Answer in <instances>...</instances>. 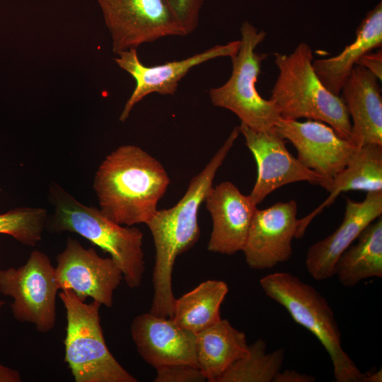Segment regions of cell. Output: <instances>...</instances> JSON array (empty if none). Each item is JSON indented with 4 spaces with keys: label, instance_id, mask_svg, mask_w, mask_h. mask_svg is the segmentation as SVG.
<instances>
[{
    "label": "cell",
    "instance_id": "obj_1",
    "mask_svg": "<svg viewBox=\"0 0 382 382\" xmlns=\"http://www.w3.org/2000/svg\"><path fill=\"white\" fill-rule=\"evenodd\" d=\"M240 134L235 127L202 171L194 176L186 192L173 207L158 209L146 224L155 247L152 274L154 296L149 312L171 318L175 300L172 273L178 256L192 248L200 236L198 212L213 186L214 178Z\"/></svg>",
    "mask_w": 382,
    "mask_h": 382
},
{
    "label": "cell",
    "instance_id": "obj_2",
    "mask_svg": "<svg viewBox=\"0 0 382 382\" xmlns=\"http://www.w3.org/2000/svg\"><path fill=\"white\" fill-rule=\"evenodd\" d=\"M170 180L163 165L140 147L127 144L108 155L98 167L93 189L100 209L126 226L146 224Z\"/></svg>",
    "mask_w": 382,
    "mask_h": 382
},
{
    "label": "cell",
    "instance_id": "obj_3",
    "mask_svg": "<svg viewBox=\"0 0 382 382\" xmlns=\"http://www.w3.org/2000/svg\"><path fill=\"white\" fill-rule=\"evenodd\" d=\"M49 199L54 207L47 227L54 233H76L108 253L122 271L130 289L138 288L145 270L143 233L138 228L118 224L100 209L86 206L54 183Z\"/></svg>",
    "mask_w": 382,
    "mask_h": 382
},
{
    "label": "cell",
    "instance_id": "obj_4",
    "mask_svg": "<svg viewBox=\"0 0 382 382\" xmlns=\"http://www.w3.org/2000/svg\"><path fill=\"white\" fill-rule=\"evenodd\" d=\"M279 74L270 99L282 118H307L329 125L342 138L349 139L351 120L342 98L328 91L316 74L311 47L300 42L289 54L274 53Z\"/></svg>",
    "mask_w": 382,
    "mask_h": 382
},
{
    "label": "cell",
    "instance_id": "obj_5",
    "mask_svg": "<svg viewBox=\"0 0 382 382\" xmlns=\"http://www.w3.org/2000/svg\"><path fill=\"white\" fill-rule=\"evenodd\" d=\"M265 294L284 307L292 319L309 330L328 352L337 382H363V374L342 347L341 332L328 301L312 286L285 272L260 280Z\"/></svg>",
    "mask_w": 382,
    "mask_h": 382
},
{
    "label": "cell",
    "instance_id": "obj_6",
    "mask_svg": "<svg viewBox=\"0 0 382 382\" xmlns=\"http://www.w3.org/2000/svg\"><path fill=\"white\" fill-rule=\"evenodd\" d=\"M59 296L66 310L64 361L76 382H137L107 347L100 325V307L80 300L69 289Z\"/></svg>",
    "mask_w": 382,
    "mask_h": 382
},
{
    "label": "cell",
    "instance_id": "obj_7",
    "mask_svg": "<svg viewBox=\"0 0 382 382\" xmlns=\"http://www.w3.org/2000/svg\"><path fill=\"white\" fill-rule=\"evenodd\" d=\"M241 39L237 53L231 57L232 72L222 86L209 90L214 106L233 112L241 122L255 131H267L280 120L279 111L270 99L263 98L256 88L262 62L267 54L256 52L266 33L245 21L240 28Z\"/></svg>",
    "mask_w": 382,
    "mask_h": 382
},
{
    "label": "cell",
    "instance_id": "obj_8",
    "mask_svg": "<svg viewBox=\"0 0 382 382\" xmlns=\"http://www.w3.org/2000/svg\"><path fill=\"white\" fill-rule=\"evenodd\" d=\"M59 289L55 268L49 257L39 250H33L23 265L0 270V292L13 299L14 318L33 324L42 333L55 325Z\"/></svg>",
    "mask_w": 382,
    "mask_h": 382
},
{
    "label": "cell",
    "instance_id": "obj_9",
    "mask_svg": "<svg viewBox=\"0 0 382 382\" xmlns=\"http://www.w3.org/2000/svg\"><path fill=\"white\" fill-rule=\"evenodd\" d=\"M112 40L114 53L186 34L163 0H96Z\"/></svg>",
    "mask_w": 382,
    "mask_h": 382
},
{
    "label": "cell",
    "instance_id": "obj_10",
    "mask_svg": "<svg viewBox=\"0 0 382 382\" xmlns=\"http://www.w3.org/2000/svg\"><path fill=\"white\" fill-rule=\"evenodd\" d=\"M274 128L281 138L294 145L298 160L320 178V185L328 192L357 149L330 126L318 120L281 117Z\"/></svg>",
    "mask_w": 382,
    "mask_h": 382
},
{
    "label": "cell",
    "instance_id": "obj_11",
    "mask_svg": "<svg viewBox=\"0 0 382 382\" xmlns=\"http://www.w3.org/2000/svg\"><path fill=\"white\" fill-rule=\"evenodd\" d=\"M56 261L59 289L71 290L82 301L91 297L108 308L112 306L114 291L123 275L111 257H102L94 248H85L78 241L68 238Z\"/></svg>",
    "mask_w": 382,
    "mask_h": 382
},
{
    "label": "cell",
    "instance_id": "obj_12",
    "mask_svg": "<svg viewBox=\"0 0 382 382\" xmlns=\"http://www.w3.org/2000/svg\"><path fill=\"white\" fill-rule=\"evenodd\" d=\"M240 47V40L224 45H214L202 52L181 60L167 62L162 64L146 66L140 61L137 49L119 52L114 58L117 65L127 72L135 81V87L120 114V120L125 122L133 108L144 98L154 93L174 95L180 81L193 67L207 61L235 55Z\"/></svg>",
    "mask_w": 382,
    "mask_h": 382
},
{
    "label": "cell",
    "instance_id": "obj_13",
    "mask_svg": "<svg viewBox=\"0 0 382 382\" xmlns=\"http://www.w3.org/2000/svg\"><path fill=\"white\" fill-rule=\"evenodd\" d=\"M238 128L257 163V179L249 195L256 206L275 190L290 183L320 185V178L291 155L274 128L258 132L241 122Z\"/></svg>",
    "mask_w": 382,
    "mask_h": 382
},
{
    "label": "cell",
    "instance_id": "obj_14",
    "mask_svg": "<svg viewBox=\"0 0 382 382\" xmlns=\"http://www.w3.org/2000/svg\"><path fill=\"white\" fill-rule=\"evenodd\" d=\"M296 215L295 200L256 209L242 250L250 268L272 269L291 258L292 240L298 233Z\"/></svg>",
    "mask_w": 382,
    "mask_h": 382
},
{
    "label": "cell",
    "instance_id": "obj_15",
    "mask_svg": "<svg viewBox=\"0 0 382 382\" xmlns=\"http://www.w3.org/2000/svg\"><path fill=\"white\" fill-rule=\"evenodd\" d=\"M131 335L139 355L155 369L173 364L198 367L195 334L171 318L141 313L134 318Z\"/></svg>",
    "mask_w": 382,
    "mask_h": 382
},
{
    "label": "cell",
    "instance_id": "obj_16",
    "mask_svg": "<svg viewBox=\"0 0 382 382\" xmlns=\"http://www.w3.org/2000/svg\"><path fill=\"white\" fill-rule=\"evenodd\" d=\"M204 202L212 221L208 250L227 255L242 251L257 209L249 195L224 181L210 188Z\"/></svg>",
    "mask_w": 382,
    "mask_h": 382
},
{
    "label": "cell",
    "instance_id": "obj_17",
    "mask_svg": "<svg viewBox=\"0 0 382 382\" xmlns=\"http://www.w3.org/2000/svg\"><path fill=\"white\" fill-rule=\"evenodd\" d=\"M382 214V191L366 192L361 202L346 198L344 218L330 236L315 243L308 250L305 264L316 280L334 275L335 265L341 254L358 238L362 231Z\"/></svg>",
    "mask_w": 382,
    "mask_h": 382
},
{
    "label": "cell",
    "instance_id": "obj_18",
    "mask_svg": "<svg viewBox=\"0 0 382 382\" xmlns=\"http://www.w3.org/2000/svg\"><path fill=\"white\" fill-rule=\"evenodd\" d=\"M378 79L356 64L341 92L352 123L349 140L357 147L382 144V96Z\"/></svg>",
    "mask_w": 382,
    "mask_h": 382
},
{
    "label": "cell",
    "instance_id": "obj_19",
    "mask_svg": "<svg viewBox=\"0 0 382 382\" xmlns=\"http://www.w3.org/2000/svg\"><path fill=\"white\" fill-rule=\"evenodd\" d=\"M382 45V4L367 13L356 32L354 40L338 54L313 61V69L325 87L340 96L353 67L365 54Z\"/></svg>",
    "mask_w": 382,
    "mask_h": 382
},
{
    "label": "cell",
    "instance_id": "obj_20",
    "mask_svg": "<svg viewBox=\"0 0 382 382\" xmlns=\"http://www.w3.org/2000/svg\"><path fill=\"white\" fill-rule=\"evenodd\" d=\"M351 190L382 191V144H369L357 147L346 166L335 178L328 197L298 221L297 238L303 235L311 220L331 205L340 194Z\"/></svg>",
    "mask_w": 382,
    "mask_h": 382
},
{
    "label": "cell",
    "instance_id": "obj_21",
    "mask_svg": "<svg viewBox=\"0 0 382 382\" xmlns=\"http://www.w3.org/2000/svg\"><path fill=\"white\" fill-rule=\"evenodd\" d=\"M197 366L209 382L216 379L248 351L246 336L226 319L195 334Z\"/></svg>",
    "mask_w": 382,
    "mask_h": 382
},
{
    "label": "cell",
    "instance_id": "obj_22",
    "mask_svg": "<svg viewBox=\"0 0 382 382\" xmlns=\"http://www.w3.org/2000/svg\"><path fill=\"white\" fill-rule=\"evenodd\" d=\"M337 259L334 275L342 285L352 287L364 279L382 277V217L369 224Z\"/></svg>",
    "mask_w": 382,
    "mask_h": 382
},
{
    "label": "cell",
    "instance_id": "obj_23",
    "mask_svg": "<svg viewBox=\"0 0 382 382\" xmlns=\"http://www.w3.org/2000/svg\"><path fill=\"white\" fill-rule=\"evenodd\" d=\"M228 291L227 284L209 279L175 299L171 318L180 328L195 334L221 318L220 308Z\"/></svg>",
    "mask_w": 382,
    "mask_h": 382
},
{
    "label": "cell",
    "instance_id": "obj_24",
    "mask_svg": "<svg viewBox=\"0 0 382 382\" xmlns=\"http://www.w3.org/2000/svg\"><path fill=\"white\" fill-rule=\"evenodd\" d=\"M284 359L283 348L267 352L266 342L259 338L248 345V353L234 361L216 382H273Z\"/></svg>",
    "mask_w": 382,
    "mask_h": 382
},
{
    "label": "cell",
    "instance_id": "obj_25",
    "mask_svg": "<svg viewBox=\"0 0 382 382\" xmlns=\"http://www.w3.org/2000/svg\"><path fill=\"white\" fill-rule=\"evenodd\" d=\"M47 220V212L42 208L13 209L0 214V234L9 235L23 245L35 246L42 240Z\"/></svg>",
    "mask_w": 382,
    "mask_h": 382
},
{
    "label": "cell",
    "instance_id": "obj_26",
    "mask_svg": "<svg viewBox=\"0 0 382 382\" xmlns=\"http://www.w3.org/2000/svg\"><path fill=\"white\" fill-rule=\"evenodd\" d=\"M183 28L186 35L198 26L204 0H163Z\"/></svg>",
    "mask_w": 382,
    "mask_h": 382
},
{
    "label": "cell",
    "instance_id": "obj_27",
    "mask_svg": "<svg viewBox=\"0 0 382 382\" xmlns=\"http://www.w3.org/2000/svg\"><path fill=\"white\" fill-rule=\"evenodd\" d=\"M154 382H202L206 379L199 369L189 364H173L158 368Z\"/></svg>",
    "mask_w": 382,
    "mask_h": 382
},
{
    "label": "cell",
    "instance_id": "obj_28",
    "mask_svg": "<svg viewBox=\"0 0 382 382\" xmlns=\"http://www.w3.org/2000/svg\"><path fill=\"white\" fill-rule=\"evenodd\" d=\"M359 64L371 73H372L378 81L382 79V50L381 48L374 52L372 51L365 54L359 60Z\"/></svg>",
    "mask_w": 382,
    "mask_h": 382
},
{
    "label": "cell",
    "instance_id": "obj_29",
    "mask_svg": "<svg viewBox=\"0 0 382 382\" xmlns=\"http://www.w3.org/2000/svg\"><path fill=\"white\" fill-rule=\"evenodd\" d=\"M316 378L307 374L300 373L296 370H281L275 376L273 382H314Z\"/></svg>",
    "mask_w": 382,
    "mask_h": 382
},
{
    "label": "cell",
    "instance_id": "obj_30",
    "mask_svg": "<svg viewBox=\"0 0 382 382\" xmlns=\"http://www.w3.org/2000/svg\"><path fill=\"white\" fill-rule=\"evenodd\" d=\"M21 375L16 370L4 366L0 363V382H19Z\"/></svg>",
    "mask_w": 382,
    "mask_h": 382
},
{
    "label": "cell",
    "instance_id": "obj_31",
    "mask_svg": "<svg viewBox=\"0 0 382 382\" xmlns=\"http://www.w3.org/2000/svg\"><path fill=\"white\" fill-rule=\"evenodd\" d=\"M382 373L381 369L379 371L365 376L363 382H381Z\"/></svg>",
    "mask_w": 382,
    "mask_h": 382
},
{
    "label": "cell",
    "instance_id": "obj_32",
    "mask_svg": "<svg viewBox=\"0 0 382 382\" xmlns=\"http://www.w3.org/2000/svg\"><path fill=\"white\" fill-rule=\"evenodd\" d=\"M5 302L0 301V308L4 305Z\"/></svg>",
    "mask_w": 382,
    "mask_h": 382
}]
</instances>
